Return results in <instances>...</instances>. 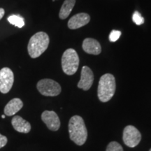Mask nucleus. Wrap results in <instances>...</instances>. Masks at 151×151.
<instances>
[{
  "label": "nucleus",
  "mask_w": 151,
  "mask_h": 151,
  "mask_svg": "<svg viewBox=\"0 0 151 151\" xmlns=\"http://www.w3.org/2000/svg\"><path fill=\"white\" fill-rule=\"evenodd\" d=\"M69 133L71 140L78 146H83L88 138V131L83 119L79 116L71 117L69 122Z\"/></svg>",
  "instance_id": "obj_1"
},
{
  "label": "nucleus",
  "mask_w": 151,
  "mask_h": 151,
  "mask_svg": "<svg viewBox=\"0 0 151 151\" xmlns=\"http://www.w3.org/2000/svg\"><path fill=\"white\" fill-rule=\"evenodd\" d=\"M50 39L48 35L43 32H39L30 38L27 45V51L32 58L41 56L48 48Z\"/></svg>",
  "instance_id": "obj_2"
},
{
  "label": "nucleus",
  "mask_w": 151,
  "mask_h": 151,
  "mask_svg": "<svg viewBox=\"0 0 151 151\" xmlns=\"http://www.w3.org/2000/svg\"><path fill=\"white\" fill-rule=\"evenodd\" d=\"M116 79L113 75L106 73L99 79L98 86V97L101 102H107L114 95L116 92Z\"/></svg>",
  "instance_id": "obj_3"
},
{
  "label": "nucleus",
  "mask_w": 151,
  "mask_h": 151,
  "mask_svg": "<svg viewBox=\"0 0 151 151\" xmlns=\"http://www.w3.org/2000/svg\"><path fill=\"white\" fill-rule=\"evenodd\" d=\"M79 58L74 49L66 50L62 57V70L67 75H73L78 70Z\"/></svg>",
  "instance_id": "obj_4"
},
{
  "label": "nucleus",
  "mask_w": 151,
  "mask_h": 151,
  "mask_svg": "<svg viewBox=\"0 0 151 151\" xmlns=\"http://www.w3.org/2000/svg\"><path fill=\"white\" fill-rule=\"evenodd\" d=\"M38 91L43 96L46 97H55L59 95L62 91L60 85L52 79H41L37 83Z\"/></svg>",
  "instance_id": "obj_5"
},
{
  "label": "nucleus",
  "mask_w": 151,
  "mask_h": 151,
  "mask_svg": "<svg viewBox=\"0 0 151 151\" xmlns=\"http://www.w3.org/2000/svg\"><path fill=\"white\" fill-rule=\"evenodd\" d=\"M123 142L130 148H134L140 143L141 134L137 128L132 125H128L123 130Z\"/></svg>",
  "instance_id": "obj_6"
},
{
  "label": "nucleus",
  "mask_w": 151,
  "mask_h": 151,
  "mask_svg": "<svg viewBox=\"0 0 151 151\" xmlns=\"http://www.w3.org/2000/svg\"><path fill=\"white\" fill-rule=\"evenodd\" d=\"M14 82V74L9 67H4L0 70V92L6 94L12 88Z\"/></svg>",
  "instance_id": "obj_7"
},
{
  "label": "nucleus",
  "mask_w": 151,
  "mask_h": 151,
  "mask_svg": "<svg viewBox=\"0 0 151 151\" xmlns=\"http://www.w3.org/2000/svg\"><path fill=\"white\" fill-rule=\"evenodd\" d=\"M41 119L51 131H58L60 127V120L55 112L52 111H45L41 114Z\"/></svg>",
  "instance_id": "obj_8"
},
{
  "label": "nucleus",
  "mask_w": 151,
  "mask_h": 151,
  "mask_svg": "<svg viewBox=\"0 0 151 151\" xmlns=\"http://www.w3.org/2000/svg\"><path fill=\"white\" fill-rule=\"evenodd\" d=\"M94 81L93 72L89 67L84 66L81 70V79L78 83V88L87 91L91 88Z\"/></svg>",
  "instance_id": "obj_9"
},
{
  "label": "nucleus",
  "mask_w": 151,
  "mask_h": 151,
  "mask_svg": "<svg viewBox=\"0 0 151 151\" xmlns=\"http://www.w3.org/2000/svg\"><path fill=\"white\" fill-rule=\"evenodd\" d=\"M90 16L86 13H80L71 17L68 21V27L71 29H76L83 27L89 23Z\"/></svg>",
  "instance_id": "obj_10"
},
{
  "label": "nucleus",
  "mask_w": 151,
  "mask_h": 151,
  "mask_svg": "<svg viewBox=\"0 0 151 151\" xmlns=\"http://www.w3.org/2000/svg\"><path fill=\"white\" fill-rule=\"evenodd\" d=\"M83 49L87 53L97 55L101 53V47L99 41L92 38H87L83 42Z\"/></svg>",
  "instance_id": "obj_11"
},
{
  "label": "nucleus",
  "mask_w": 151,
  "mask_h": 151,
  "mask_svg": "<svg viewBox=\"0 0 151 151\" xmlns=\"http://www.w3.org/2000/svg\"><path fill=\"white\" fill-rule=\"evenodd\" d=\"M11 124L14 129L20 133L27 134L31 130V124L29 122L19 116H16L12 118Z\"/></svg>",
  "instance_id": "obj_12"
},
{
  "label": "nucleus",
  "mask_w": 151,
  "mask_h": 151,
  "mask_svg": "<svg viewBox=\"0 0 151 151\" xmlns=\"http://www.w3.org/2000/svg\"><path fill=\"white\" fill-rule=\"evenodd\" d=\"M23 106V102L19 98H14L11 101H9L8 104L4 107V114L7 116H12L18 112Z\"/></svg>",
  "instance_id": "obj_13"
},
{
  "label": "nucleus",
  "mask_w": 151,
  "mask_h": 151,
  "mask_svg": "<svg viewBox=\"0 0 151 151\" xmlns=\"http://www.w3.org/2000/svg\"><path fill=\"white\" fill-rule=\"evenodd\" d=\"M76 4V0H65L62 5L59 13V17L62 20H65L69 16Z\"/></svg>",
  "instance_id": "obj_14"
},
{
  "label": "nucleus",
  "mask_w": 151,
  "mask_h": 151,
  "mask_svg": "<svg viewBox=\"0 0 151 151\" xmlns=\"http://www.w3.org/2000/svg\"><path fill=\"white\" fill-rule=\"evenodd\" d=\"M8 21L11 24H14L19 28H21L24 25V18L22 17L16 16V15H12L8 18Z\"/></svg>",
  "instance_id": "obj_15"
},
{
  "label": "nucleus",
  "mask_w": 151,
  "mask_h": 151,
  "mask_svg": "<svg viewBox=\"0 0 151 151\" xmlns=\"http://www.w3.org/2000/svg\"><path fill=\"white\" fill-rule=\"evenodd\" d=\"M106 151H123L122 146L116 141H112L107 146Z\"/></svg>",
  "instance_id": "obj_16"
},
{
  "label": "nucleus",
  "mask_w": 151,
  "mask_h": 151,
  "mask_svg": "<svg viewBox=\"0 0 151 151\" xmlns=\"http://www.w3.org/2000/svg\"><path fill=\"white\" fill-rule=\"evenodd\" d=\"M132 20L137 25H141V24L144 23V18H143V17L141 16V14L139 11H137L134 13L133 16H132Z\"/></svg>",
  "instance_id": "obj_17"
},
{
  "label": "nucleus",
  "mask_w": 151,
  "mask_h": 151,
  "mask_svg": "<svg viewBox=\"0 0 151 151\" xmlns=\"http://www.w3.org/2000/svg\"><path fill=\"white\" fill-rule=\"evenodd\" d=\"M121 35V32L118 30H113L109 35V40L111 42H115L120 38Z\"/></svg>",
  "instance_id": "obj_18"
},
{
  "label": "nucleus",
  "mask_w": 151,
  "mask_h": 151,
  "mask_svg": "<svg viewBox=\"0 0 151 151\" xmlns=\"http://www.w3.org/2000/svg\"><path fill=\"white\" fill-rule=\"evenodd\" d=\"M7 142H8V139L6 137L0 134V148L4 147L6 145Z\"/></svg>",
  "instance_id": "obj_19"
},
{
  "label": "nucleus",
  "mask_w": 151,
  "mask_h": 151,
  "mask_svg": "<svg viewBox=\"0 0 151 151\" xmlns=\"http://www.w3.org/2000/svg\"><path fill=\"white\" fill-rule=\"evenodd\" d=\"M4 14H5L4 9L2 8H0V20L3 18L4 16Z\"/></svg>",
  "instance_id": "obj_20"
},
{
  "label": "nucleus",
  "mask_w": 151,
  "mask_h": 151,
  "mask_svg": "<svg viewBox=\"0 0 151 151\" xmlns=\"http://www.w3.org/2000/svg\"><path fill=\"white\" fill-rule=\"evenodd\" d=\"M1 118H5V115H2V116H1Z\"/></svg>",
  "instance_id": "obj_21"
},
{
  "label": "nucleus",
  "mask_w": 151,
  "mask_h": 151,
  "mask_svg": "<svg viewBox=\"0 0 151 151\" xmlns=\"http://www.w3.org/2000/svg\"><path fill=\"white\" fill-rule=\"evenodd\" d=\"M149 151H151V148H150V150H149Z\"/></svg>",
  "instance_id": "obj_22"
}]
</instances>
